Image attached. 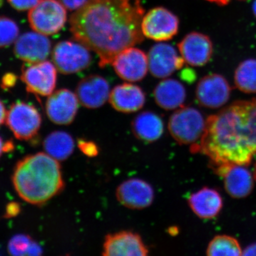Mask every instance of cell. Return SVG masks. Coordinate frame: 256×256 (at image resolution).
Instances as JSON below:
<instances>
[{
	"label": "cell",
	"mask_w": 256,
	"mask_h": 256,
	"mask_svg": "<svg viewBox=\"0 0 256 256\" xmlns=\"http://www.w3.org/2000/svg\"><path fill=\"white\" fill-rule=\"evenodd\" d=\"M78 98L72 90L62 88L48 96L46 102L47 117L54 124L68 126L73 122L78 110Z\"/></svg>",
	"instance_id": "12"
},
{
	"label": "cell",
	"mask_w": 256,
	"mask_h": 256,
	"mask_svg": "<svg viewBox=\"0 0 256 256\" xmlns=\"http://www.w3.org/2000/svg\"><path fill=\"white\" fill-rule=\"evenodd\" d=\"M118 201L131 210H142L154 201V192L149 183L141 178L126 180L116 190Z\"/></svg>",
	"instance_id": "18"
},
{
	"label": "cell",
	"mask_w": 256,
	"mask_h": 256,
	"mask_svg": "<svg viewBox=\"0 0 256 256\" xmlns=\"http://www.w3.org/2000/svg\"><path fill=\"white\" fill-rule=\"evenodd\" d=\"M188 73H185V72H182V78L184 79V80H186L188 82H193V79H194V74L193 70H190V72L188 73V70H186Z\"/></svg>",
	"instance_id": "37"
},
{
	"label": "cell",
	"mask_w": 256,
	"mask_h": 256,
	"mask_svg": "<svg viewBox=\"0 0 256 256\" xmlns=\"http://www.w3.org/2000/svg\"><path fill=\"white\" fill-rule=\"evenodd\" d=\"M6 108L3 104L2 101L0 100V126L4 124L5 120H6Z\"/></svg>",
	"instance_id": "36"
},
{
	"label": "cell",
	"mask_w": 256,
	"mask_h": 256,
	"mask_svg": "<svg viewBox=\"0 0 256 256\" xmlns=\"http://www.w3.org/2000/svg\"><path fill=\"white\" fill-rule=\"evenodd\" d=\"M16 82V76L13 74H8L2 80V87L4 89L10 88L14 86Z\"/></svg>",
	"instance_id": "32"
},
{
	"label": "cell",
	"mask_w": 256,
	"mask_h": 256,
	"mask_svg": "<svg viewBox=\"0 0 256 256\" xmlns=\"http://www.w3.org/2000/svg\"><path fill=\"white\" fill-rule=\"evenodd\" d=\"M28 64L22 69L21 76L28 92L44 97L50 96L56 86L57 72L54 64L46 60Z\"/></svg>",
	"instance_id": "9"
},
{
	"label": "cell",
	"mask_w": 256,
	"mask_h": 256,
	"mask_svg": "<svg viewBox=\"0 0 256 256\" xmlns=\"http://www.w3.org/2000/svg\"><path fill=\"white\" fill-rule=\"evenodd\" d=\"M216 174L223 178L226 192L234 198H242L252 193L254 174L244 165H225L216 168Z\"/></svg>",
	"instance_id": "16"
},
{
	"label": "cell",
	"mask_w": 256,
	"mask_h": 256,
	"mask_svg": "<svg viewBox=\"0 0 256 256\" xmlns=\"http://www.w3.org/2000/svg\"><path fill=\"white\" fill-rule=\"evenodd\" d=\"M210 256H242V250L238 240L227 235L216 236L210 240L206 249Z\"/></svg>",
	"instance_id": "26"
},
{
	"label": "cell",
	"mask_w": 256,
	"mask_h": 256,
	"mask_svg": "<svg viewBox=\"0 0 256 256\" xmlns=\"http://www.w3.org/2000/svg\"><path fill=\"white\" fill-rule=\"evenodd\" d=\"M158 106L166 110L182 107L186 98V89L178 80L165 79L156 85L153 92Z\"/></svg>",
	"instance_id": "22"
},
{
	"label": "cell",
	"mask_w": 256,
	"mask_h": 256,
	"mask_svg": "<svg viewBox=\"0 0 256 256\" xmlns=\"http://www.w3.org/2000/svg\"><path fill=\"white\" fill-rule=\"evenodd\" d=\"M232 87L225 77L218 74L205 76L197 84L196 98L202 107L222 108L229 100Z\"/></svg>",
	"instance_id": "10"
},
{
	"label": "cell",
	"mask_w": 256,
	"mask_h": 256,
	"mask_svg": "<svg viewBox=\"0 0 256 256\" xmlns=\"http://www.w3.org/2000/svg\"><path fill=\"white\" fill-rule=\"evenodd\" d=\"M144 9L140 0H88L69 20L74 40L111 64L120 52L142 43Z\"/></svg>",
	"instance_id": "1"
},
{
	"label": "cell",
	"mask_w": 256,
	"mask_h": 256,
	"mask_svg": "<svg viewBox=\"0 0 256 256\" xmlns=\"http://www.w3.org/2000/svg\"><path fill=\"white\" fill-rule=\"evenodd\" d=\"M148 68L158 78L169 77L176 70L182 68L185 62L176 48L169 44L153 45L148 55Z\"/></svg>",
	"instance_id": "13"
},
{
	"label": "cell",
	"mask_w": 256,
	"mask_h": 256,
	"mask_svg": "<svg viewBox=\"0 0 256 256\" xmlns=\"http://www.w3.org/2000/svg\"><path fill=\"white\" fill-rule=\"evenodd\" d=\"M242 256H256V242L250 244L242 250Z\"/></svg>",
	"instance_id": "34"
},
{
	"label": "cell",
	"mask_w": 256,
	"mask_h": 256,
	"mask_svg": "<svg viewBox=\"0 0 256 256\" xmlns=\"http://www.w3.org/2000/svg\"><path fill=\"white\" fill-rule=\"evenodd\" d=\"M188 203L194 213L203 220H212L223 208V198L214 188H204L192 194Z\"/></svg>",
	"instance_id": "21"
},
{
	"label": "cell",
	"mask_w": 256,
	"mask_h": 256,
	"mask_svg": "<svg viewBox=\"0 0 256 256\" xmlns=\"http://www.w3.org/2000/svg\"><path fill=\"white\" fill-rule=\"evenodd\" d=\"M206 120L193 107H181L170 118L168 129L175 141L181 144H196L202 139Z\"/></svg>",
	"instance_id": "4"
},
{
	"label": "cell",
	"mask_w": 256,
	"mask_h": 256,
	"mask_svg": "<svg viewBox=\"0 0 256 256\" xmlns=\"http://www.w3.org/2000/svg\"><path fill=\"white\" fill-rule=\"evenodd\" d=\"M41 0H8L10 6L18 11H30Z\"/></svg>",
	"instance_id": "30"
},
{
	"label": "cell",
	"mask_w": 256,
	"mask_h": 256,
	"mask_svg": "<svg viewBox=\"0 0 256 256\" xmlns=\"http://www.w3.org/2000/svg\"><path fill=\"white\" fill-rule=\"evenodd\" d=\"M52 60L60 74H73L86 69L92 62L88 48L80 42H58L52 52Z\"/></svg>",
	"instance_id": "6"
},
{
	"label": "cell",
	"mask_w": 256,
	"mask_h": 256,
	"mask_svg": "<svg viewBox=\"0 0 256 256\" xmlns=\"http://www.w3.org/2000/svg\"><path fill=\"white\" fill-rule=\"evenodd\" d=\"M254 178H255V180L256 181V163L255 164V166H254Z\"/></svg>",
	"instance_id": "40"
},
{
	"label": "cell",
	"mask_w": 256,
	"mask_h": 256,
	"mask_svg": "<svg viewBox=\"0 0 256 256\" xmlns=\"http://www.w3.org/2000/svg\"><path fill=\"white\" fill-rule=\"evenodd\" d=\"M191 151L206 156L214 169L248 166L256 156V99L236 101L210 116L202 139Z\"/></svg>",
	"instance_id": "2"
},
{
	"label": "cell",
	"mask_w": 256,
	"mask_h": 256,
	"mask_svg": "<svg viewBox=\"0 0 256 256\" xmlns=\"http://www.w3.org/2000/svg\"><path fill=\"white\" fill-rule=\"evenodd\" d=\"M28 20L34 31L46 36L54 35L66 23V9L60 0H41L30 10Z\"/></svg>",
	"instance_id": "5"
},
{
	"label": "cell",
	"mask_w": 256,
	"mask_h": 256,
	"mask_svg": "<svg viewBox=\"0 0 256 256\" xmlns=\"http://www.w3.org/2000/svg\"><path fill=\"white\" fill-rule=\"evenodd\" d=\"M234 82L239 90L245 94H256V60L242 62L236 69Z\"/></svg>",
	"instance_id": "25"
},
{
	"label": "cell",
	"mask_w": 256,
	"mask_h": 256,
	"mask_svg": "<svg viewBox=\"0 0 256 256\" xmlns=\"http://www.w3.org/2000/svg\"><path fill=\"white\" fill-rule=\"evenodd\" d=\"M60 3L69 11H76L86 4L88 0H60Z\"/></svg>",
	"instance_id": "31"
},
{
	"label": "cell",
	"mask_w": 256,
	"mask_h": 256,
	"mask_svg": "<svg viewBox=\"0 0 256 256\" xmlns=\"http://www.w3.org/2000/svg\"><path fill=\"white\" fill-rule=\"evenodd\" d=\"M252 13H254V16L256 18V0L254 2V4L252 6Z\"/></svg>",
	"instance_id": "39"
},
{
	"label": "cell",
	"mask_w": 256,
	"mask_h": 256,
	"mask_svg": "<svg viewBox=\"0 0 256 256\" xmlns=\"http://www.w3.org/2000/svg\"><path fill=\"white\" fill-rule=\"evenodd\" d=\"M5 122L15 138L28 140L36 136L41 128L42 119L34 106L25 102H16L8 110Z\"/></svg>",
	"instance_id": "7"
},
{
	"label": "cell",
	"mask_w": 256,
	"mask_h": 256,
	"mask_svg": "<svg viewBox=\"0 0 256 256\" xmlns=\"http://www.w3.org/2000/svg\"><path fill=\"white\" fill-rule=\"evenodd\" d=\"M20 36V28L14 20L0 16V48H6L14 44Z\"/></svg>",
	"instance_id": "28"
},
{
	"label": "cell",
	"mask_w": 256,
	"mask_h": 256,
	"mask_svg": "<svg viewBox=\"0 0 256 256\" xmlns=\"http://www.w3.org/2000/svg\"><path fill=\"white\" fill-rule=\"evenodd\" d=\"M14 44L16 58L26 64L38 63L46 60L52 50L50 38L46 35L35 31L20 35Z\"/></svg>",
	"instance_id": "14"
},
{
	"label": "cell",
	"mask_w": 256,
	"mask_h": 256,
	"mask_svg": "<svg viewBox=\"0 0 256 256\" xmlns=\"http://www.w3.org/2000/svg\"><path fill=\"white\" fill-rule=\"evenodd\" d=\"M8 252L12 256H40L41 246L28 235L18 234L10 239Z\"/></svg>",
	"instance_id": "27"
},
{
	"label": "cell",
	"mask_w": 256,
	"mask_h": 256,
	"mask_svg": "<svg viewBox=\"0 0 256 256\" xmlns=\"http://www.w3.org/2000/svg\"><path fill=\"white\" fill-rule=\"evenodd\" d=\"M102 255L105 256H146L149 250L139 234L129 230L106 236Z\"/></svg>",
	"instance_id": "17"
},
{
	"label": "cell",
	"mask_w": 256,
	"mask_h": 256,
	"mask_svg": "<svg viewBox=\"0 0 256 256\" xmlns=\"http://www.w3.org/2000/svg\"><path fill=\"white\" fill-rule=\"evenodd\" d=\"M43 146L47 154L57 161H64L73 154L75 142L68 133L54 131L45 138Z\"/></svg>",
	"instance_id": "24"
},
{
	"label": "cell",
	"mask_w": 256,
	"mask_h": 256,
	"mask_svg": "<svg viewBox=\"0 0 256 256\" xmlns=\"http://www.w3.org/2000/svg\"><path fill=\"white\" fill-rule=\"evenodd\" d=\"M109 101L114 110L124 114H131L144 107L146 96L140 87L124 82L116 86L111 90Z\"/></svg>",
	"instance_id": "20"
},
{
	"label": "cell",
	"mask_w": 256,
	"mask_h": 256,
	"mask_svg": "<svg viewBox=\"0 0 256 256\" xmlns=\"http://www.w3.org/2000/svg\"><path fill=\"white\" fill-rule=\"evenodd\" d=\"M12 148H13V146H12L11 142L4 143L3 142V140L0 137V158L5 152L12 150Z\"/></svg>",
	"instance_id": "35"
},
{
	"label": "cell",
	"mask_w": 256,
	"mask_h": 256,
	"mask_svg": "<svg viewBox=\"0 0 256 256\" xmlns=\"http://www.w3.org/2000/svg\"><path fill=\"white\" fill-rule=\"evenodd\" d=\"M78 146L79 150L84 153L85 156L89 158H94L97 156L99 153V148L97 144L92 141L80 139L78 140Z\"/></svg>",
	"instance_id": "29"
},
{
	"label": "cell",
	"mask_w": 256,
	"mask_h": 256,
	"mask_svg": "<svg viewBox=\"0 0 256 256\" xmlns=\"http://www.w3.org/2000/svg\"><path fill=\"white\" fill-rule=\"evenodd\" d=\"M111 65L120 78L129 82L142 80L148 74V56L140 48L131 46L120 52Z\"/></svg>",
	"instance_id": "11"
},
{
	"label": "cell",
	"mask_w": 256,
	"mask_h": 256,
	"mask_svg": "<svg viewBox=\"0 0 256 256\" xmlns=\"http://www.w3.org/2000/svg\"><path fill=\"white\" fill-rule=\"evenodd\" d=\"M131 128L134 136L144 142H156L164 132L162 119L151 111H144L138 114L133 119Z\"/></svg>",
	"instance_id": "23"
},
{
	"label": "cell",
	"mask_w": 256,
	"mask_h": 256,
	"mask_svg": "<svg viewBox=\"0 0 256 256\" xmlns=\"http://www.w3.org/2000/svg\"><path fill=\"white\" fill-rule=\"evenodd\" d=\"M12 183L20 198L38 206L58 195L65 186L60 162L46 152L30 154L18 161Z\"/></svg>",
	"instance_id": "3"
},
{
	"label": "cell",
	"mask_w": 256,
	"mask_h": 256,
	"mask_svg": "<svg viewBox=\"0 0 256 256\" xmlns=\"http://www.w3.org/2000/svg\"><path fill=\"white\" fill-rule=\"evenodd\" d=\"M180 20L172 12L163 8H153L143 16V35L156 42L168 41L178 34Z\"/></svg>",
	"instance_id": "8"
},
{
	"label": "cell",
	"mask_w": 256,
	"mask_h": 256,
	"mask_svg": "<svg viewBox=\"0 0 256 256\" xmlns=\"http://www.w3.org/2000/svg\"><path fill=\"white\" fill-rule=\"evenodd\" d=\"M206 1L214 3V4L220 5V6H225V5L228 4L230 0H206Z\"/></svg>",
	"instance_id": "38"
},
{
	"label": "cell",
	"mask_w": 256,
	"mask_h": 256,
	"mask_svg": "<svg viewBox=\"0 0 256 256\" xmlns=\"http://www.w3.org/2000/svg\"><path fill=\"white\" fill-rule=\"evenodd\" d=\"M20 210L18 205L16 204H10L6 207V216L10 217L14 216L18 214Z\"/></svg>",
	"instance_id": "33"
},
{
	"label": "cell",
	"mask_w": 256,
	"mask_h": 256,
	"mask_svg": "<svg viewBox=\"0 0 256 256\" xmlns=\"http://www.w3.org/2000/svg\"><path fill=\"white\" fill-rule=\"evenodd\" d=\"M110 84L99 75H90L82 78L77 85L76 95L79 102L88 109L99 108L110 96Z\"/></svg>",
	"instance_id": "19"
},
{
	"label": "cell",
	"mask_w": 256,
	"mask_h": 256,
	"mask_svg": "<svg viewBox=\"0 0 256 256\" xmlns=\"http://www.w3.org/2000/svg\"><path fill=\"white\" fill-rule=\"evenodd\" d=\"M238 1L246 2V1H248V0H238Z\"/></svg>",
	"instance_id": "41"
},
{
	"label": "cell",
	"mask_w": 256,
	"mask_h": 256,
	"mask_svg": "<svg viewBox=\"0 0 256 256\" xmlns=\"http://www.w3.org/2000/svg\"><path fill=\"white\" fill-rule=\"evenodd\" d=\"M178 47L184 62L192 66H204L213 56L212 40L200 32H193L186 34L180 42Z\"/></svg>",
	"instance_id": "15"
}]
</instances>
